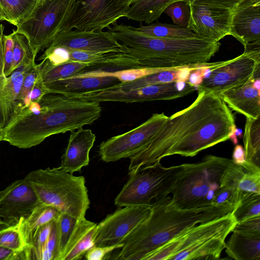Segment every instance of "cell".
Masks as SVG:
<instances>
[{"mask_svg": "<svg viewBox=\"0 0 260 260\" xmlns=\"http://www.w3.org/2000/svg\"><path fill=\"white\" fill-rule=\"evenodd\" d=\"M234 114L220 96L198 90L188 107L168 117L147 145L129 157L128 173L173 155L192 157L230 139Z\"/></svg>", "mask_w": 260, "mask_h": 260, "instance_id": "1", "label": "cell"}, {"mask_svg": "<svg viewBox=\"0 0 260 260\" xmlns=\"http://www.w3.org/2000/svg\"><path fill=\"white\" fill-rule=\"evenodd\" d=\"M101 112L100 103L49 93L21 110L4 132L3 141L19 148H30L52 135L91 124Z\"/></svg>", "mask_w": 260, "mask_h": 260, "instance_id": "2", "label": "cell"}, {"mask_svg": "<svg viewBox=\"0 0 260 260\" xmlns=\"http://www.w3.org/2000/svg\"><path fill=\"white\" fill-rule=\"evenodd\" d=\"M228 204L182 209L174 206L171 197L152 204L149 216L124 239L123 246L114 256L119 260H144L151 252L189 228L231 213Z\"/></svg>", "mask_w": 260, "mask_h": 260, "instance_id": "3", "label": "cell"}, {"mask_svg": "<svg viewBox=\"0 0 260 260\" xmlns=\"http://www.w3.org/2000/svg\"><path fill=\"white\" fill-rule=\"evenodd\" d=\"M107 31L125 52L138 60L141 68L177 69L206 64L217 52L219 41L198 37L182 39H160L135 30L132 26L116 22Z\"/></svg>", "mask_w": 260, "mask_h": 260, "instance_id": "4", "label": "cell"}, {"mask_svg": "<svg viewBox=\"0 0 260 260\" xmlns=\"http://www.w3.org/2000/svg\"><path fill=\"white\" fill-rule=\"evenodd\" d=\"M237 221L232 213L186 230L144 260L218 259Z\"/></svg>", "mask_w": 260, "mask_h": 260, "instance_id": "5", "label": "cell"}, {"mask_svg": "<svg viewBox=\"0 0 260 260\" xmlns=\"http://www.w3.org/2000/svg\"><path fill=\"white\" fill-rule=\"evenodd\" d=\"M24 179L41 203L77 220L85 218L90 201L83 176H74L58 167L32 171Z\"/></svg>", "mask_w": 260, "mask_h": 260, "instance_id": "6", "label": "cell"}, {"mask_svg": "<svg viewBox=\"0 0 260 260\" xmlns=\"http://www.w3.org/2000/svg\"><path fill=\"white\" fill-rule=\"evenodd\" d=\"M231 159L206 155L200 161L181 165L171 189V201L182 209L211 205L221 175Z\"/></svg>", "mask_w": 260, "mask_h": 260, "instance_id": "7", "label": "cell"}, {"mask_svg": "<svg viewBox=\"0 0 260 260\" xmlns=\"http://www.w3.org/2000/svg\"><path fill=\"white\" fill-rule=\"evenodd\" d=\"M181 165L165 167L160 162L142 167L129 173V178L116 197L120 207L152 205L171 194Z\"/></svg>", "mask_w": 260, "mask_h": 260, "instance_id": "8", "label": "cell"}, {"mask_svg": "<svg viewBox=\"0 0 260 260\" xmlns=\"http://www.w3.org/2000/svg\"><path fill=\"white\" fill-rule=\"evenodd\" d=\"M76 0H38L29 15L17 26L37 55L47 48L60 30Z\"/></svg>", "mask_w": 260, "mask_h": 260, "instance_id": "9", "label": "cell"}, {"mask_svg": "<svg viewBox=\"0 0 260 260\" xmlns=\"http://www.w3.org/2000/svg\"><path fill=\"white\" fill-rule=\"evenodd\" d=\"M203 80L198 90L220 96L245 84L251 77L260 78V50L244 51L230 60L210 63L203 69Z\"/></svg>", "mask_w": 260, "mask_h": 260, "instance_id": "10", "label": "cell"}, {"mask_svg": "<svg viewBox=\"0 0 260 260\" xmlns=\"http://www.w3.org/2000/svg\"><path fill=\"white\" fill-rule=\"evenodd\" d=\"M130 5L126 0H76L60 31L102 30L124 17Z\"/></svg>", "mask_w": 260, "mask_h": 260, "instance_id": "11", "label": "cell"}, {"mask_svg": "<svg viewBox=\"0 0 260 260\" xmlns=\"http://www.w3.org/2000/svg\"><path fill=\"white\" fill-rule=\"evenodd\" d=\"M168 118L164 113H154L138 126L102 142L98 150L101 159L110 162L134 155L147 145Z\"/></svg>", "mask_w": 260, "mask_h": 260, "instance_id": "12", "label": "cell"}, {"mask_svg": "<svg viewBox=\"0 0 260 260\" xmlns=\"http://www.w3.org/2000/svg\"><path fill=\"white\" fill-rule=\"evenodd\" d=\"M196 89L195 86L190 84L185 89L180 90L177 87V82L173 81L148 85L127 91H123L114 86L97 92L70 96L98 103L118 102L133 103L174 100L189 94Z\"/></svg>", "mask_w": 260, "mask_h": 260, "instance_id": "13", "label": "cell"}, {"mask_svg": "<svg viewBox=\"0 0 260 260\" xmlns=\"http://www.w3.org/2000/svg\"><path fill=\"white\" fill-rule=\"evenodd\" d=\"M152 205L121 207L97 224L94 245L121 244L126 237L150 215Z\"/></svg>", "mask_w": 260, "mask_h": 260, "instance_id": "14", "label": "cell"}, {"mask_svg": "<svg viewBox=\"0 0 260 260\" xmlns=\"http://www.w3.org/2000/svg\"><path fill=\"white\" fill-rule=\"evenodd\" d=\"M187 4L190 9L187 28L196 36L218 42L231 35L233 10L203 4Z\"/></svg>", "mask_w": 260, "mask_h": 260, "instance_id": "15", "label": "cell"}, {"mask_svg": "<svg viewBox=\"0 0 260 260\" xmlns=\"http://www.w3.org/2000/svg\"><path fill=\"white\" fill-rule=\"evenodd\" d=\"M34 190L23 178L0 190V218L8 225L27 217L40 203Z\"/></svg>", "mask_w": 260, "mask_h": 260, "instance_id": "16", "label": "cell"}, {"mask_svg": "<svg viewBox=\"0 0 260 260\" xmlns=\"http://www.w3.org/2000/svg\"><path fill=\"white\" fill-rule=\"evenodd\" d=\"M95 53L125 52L127 49L107 31L76 29L59 31L48 46Z\"/></svg>", "mask_w": 260, "mask_h": 260, "instance_id": "17", "label": "cell"}, {"mask_svg": "<svg viewBox=\"0 0 260 260\" xmlns=\"http://www.w3.org/2000/svg\"><path fill=\"white\" fill-rule=\"evenodd\" d=\"M36 64L20 65L7 77L0 75V130L3 133L21 111L19 96L23 81Z\"/></svg>", "mask_w": 260, "mask_h": 260, "instance_id": "18", "label": "cell"}, {"mask_svg": "<svg viewBox=\"0 0 260 260\" xmlns=\"http://www.w3.org/2000/svg\"><path fill=\"white\" fill-rule=\"evenodd\" d=\"M231 36L244 47L260 45V0H245L233 11Z\"/></svg>", "mask_w": 260, "mask_h": 260, "instance_id": "19", "label": "cell"}, {"mask_svg": "<svg viewBox=\"0 0 260 260\" xmlns=\"http://www.w3.org/2000/svg\"><path fill=\"white\" fill-rule=\"evenodd\" d=\"M220 187L235 191L237 205L248 194L260 193V167L246 160L237 165L231 159L221 175Z\"/></svg>", "mask_w": 260, "mask_h": 260, "instance_id": "20", "label": "cell"}, {"mask_svg": "<svg viewBox=\"0 0 260 260\" xmlns=\"http://www.w3.org/2000/svg\"><path fill=\"white\" fill-rule=\"evenodd\" d=\"M122 82L111 73L72 77L45 85L49 93L75 96L94 92L117 86Z\"/></svg>", "mask_w": 260, "mask_h": 260, "instance_id": "21", "label": "cell"}, {"mask_svg": "<svg viewBox=\"0 0 260 260\" xmlns=\"http://www.w3.org/2000/svg\"><path fill=\"white\" fill-rule=\"evenodd\" d=\"M95 139V135L90 129H84L82 127L76 131H71L59 167L66 172L73 174L88 166L89 152Z\"/></svg>", "mask_w": 260, "mask_h": 260, "instance_id": "22", "label": "cell"}, {"mask_svg": "<svg viewBox=\"0 0 260 260\" xmlns=\"http://www.w3.org/2000/svg\"><path fill=\"white\" fill-rule=\"evenodd\" d=\"M253 76L243 85L222 93L220 96L229 108L246 118L260 117V92L253 86Z\"/></svg>", "mask_w": 260, "mask_h": 260, "instance_id": "23", "label": "cell"}, {"mask_svg": "<svg viewBox=\"0 0 260 260\" xmlns=\"http://www.w3.org/2000/svg\"><path fill=\"white\" fill-rule=\"evenodd\" d=\"M97 224L85 218L79 220L70 237L58 260L81 259L94 245Z\"/></svg>", "mask_w": 260, "mask_h": 260, "instance_id": "24", "label": "cell"}, {"mask_svg": "<svg viewBox=\"0 0 260 260\" xmlns=\"http://www.w3.org/2000/svg\"><path fill=\"white\" fill-rule=\"evenodd\" d=\"M60 213L55 208L40 203L27 217L20 219L18 229L24 246V252L31 246L39 229L56 220Z\"/></svg>", "mask_w": 260, "mask_h": 260, "instance_id": "25", "label": "cell"}, {"mask_svg": "<svg viewBox=\"0 0 260 260\" xmlns=\"http://www.w3.org/2000/svg\"><path fill=\"white\" fill-rule=\"evenodd\" d=\"M225 243V252L235 260L260 259V235L247 234L237 231Z\"/></svg>", "mask_w": 260, "mask_h": 260, "instance_id": "26", "label": "cell"}, {"mask_svg": "<svg viewBox=\"0 0 260 260\" xmlns=\"http://www.w3.org/2000/svg\"><path fill=\"white\" fill-rule=\"evenodd\" d=\"M188 0H137L126 11L124 17L148 24L157 20L172 3Z\"/></svg>", "mask_w": 260, "mask_h": 260, "instance_id": "27", "label": "cell"}, {"mask_svg": "<svg viewBox=\"0 0 260 260\" xmlns=\"http://www.w3.org/2000/svg\"><path fill=\"white\" fill-rule=\"evenodd\" d=\"M246 119L243 136L246 160L260 167V117Z\"/></svg>", "mask_w": 260, "mask_h": 260, "instance_id": "28", "label": "cell"}, {"mask_svg": "<svg viewBox=\"0 0 260 260\" xmlns=\"http://www.w3.org/2000/svg\"><path fill=\"white\" fill-rule=\"evenodd\" d=\"M133 28L139 32L156 38L182 39L197 37L188 28L159 22L146 25L141 24L139 27L133 26Z\"/></svg>", "mask_w": 260, "mask_h": 260, "instance_id": "29", "label": "cell"}, {"mask_svg": "<svg viewBox=\"0 0 260 260\" xmlns=\"http://www.w3.org/2000/svg\"><path fill=\"white\" fill-rule=\"evenodd\" d=\"M42 61L43 63L41 78L45 86L54 81L72 77L88 65V63L70 61L53 66Z\"/></svg>", "mask_w": 260, "mask_h": 260, "instance_id": "30", "label": "cell"}, {"mask_svg": "<svg viewBox=\"0 0 260 260\" xmlns=\"http://www.w3.org/2000/svg\"><path fill=\"white\" fill-rule=\"evenodd\" d=\"M38 0H0L5 21L17 26L32 11Z\"/></svg>", "mask_w": 260, "mask_h": 260, "instance_id": "31", "label": "cell"}, {"mask_svg": "<svg viewBox=\"0 0 260 260\" xmlns=\"http://www.w3.org/2000/svg\"><path fill=\"white\" fill-rule=\"evenodd\" d=\"M13 40L12 72L22 64L35 63L36 55L26 37L13 29Z\"/></svg>", "mask_w": 260, "mask_h": 260, "instance_id": "32", "label": "cell"}, {"mask_svg": "<svg viewBox=\"0 0 260 260\" xmlns=\"http://www.w3.org/2000/svg\"><path fill=\"white\" fill-rule=\"evenodd\" d=\"M177 69L162 70L132 81L121 83L115 87L123 91H127L148 85L176 81Z\"/></svg>", "mask_w": 260, "mask_h": 260, "instance_id": "33", "label": "cell"}, {"mask_svg": "<svg viewBox=\"0 0 260 260\" xmlns=\"http://www.w3.org/2000/svg\"><path fill=\"white\" fill-rule=\"evenodd\" d=\"M231 213L237 222L260 216V193H251L244 197Z\"/></svg>", "mask_w": 260, "mask_h": 260, "instance_id": "34", "label": "cell"}, {"mask_svg": "<svg viewBox=\"0 0 260 260\" xmlns=\"http://www.w3.org/2000/svg\"><path fill=\"white\" fill-rule=\"evenodd\" d=\"M0 246L15 251H24V246L19 231L18 223L0 226Z\"/></svg>", "mask_w": 260, "mask_h": 260, "instance_id": "35", "label": "cell"}, {"mask_svg": "<svg viewBox=\"0 0 260 260\" xmlns=\"http://www.w3.org/2000/svg\"><path fill=\"white\" fill-rule=\"evenodd\" d=\"M164 13L172 19L175 25L187 28L190 17V9L186 2H174L166 8Z\"/></svg>", "mask_w": 260, "mask_h": 260, "instance_id": "36", "label": "cell"}, {"mask_svg": "<svg viewBox=\"0 0 260 260\" xmlns=\"http://www.w3.org/2000/svg\"><path fill=\"white\" fill-rule=\"evenodd\" d=\"M43 61L39 64H36L25 76L20 93V101L21 110L28 106L29 104V94L41 73Z\"/></svg>", "mask_w": 260, "mask_h": 260, "instance_id": "37", "label": "cell"}, {"mask_svg": "<svg viewBox=\"0 0 260 260\" xmlns=\"http://www.w3.org/2000/svg\"><path fill=\"white\" fill-rule=\"evenodd\" d=\"M59 249L56 220H53L50 234L40 260H58Z\"/></svg>", "mask_w": 260, "mask_h": 260, "instance_id": "38", "label": "cell"}, {"mask_svg": "<svg viewBox=\"0 0 260 260\" xmlns=\"http://www.w3.org/2000/svg\"><path fill=\"white\" fill-rule=\"evenodd\" d=\"M164 69L134 68L111 73L122 83L132 81L142 77L154 74Z\"/></svg>", "mask_w": 260, "mask_h": 260, "instance_id": "39", "label": "cell"}, {"mask_svg": "<svg viewBox=\"0 0 260 260\" xmlns=\"http://www.w3.org/2000/svg\"><path fill=\"white\" fill-rule=\"evenodd\" d=\"M232 231L260 235V216L245 219L236 223Z\"/></svg>", "mask_w": 260, "mask_h": 260, "instance_id": "40", "label": "cell"}, {"mask_svg": "<svg viewBox=\"0 0 260 260\" xmlns=\"http://www.w3.org/2000/svg\"><path fill=\"white\" fill-rule=\"evenodd\" d=\"M123 245V243L104 246L94 245L86 252L84 256L87 260L107 259L108 255L115 249L121 248Z\"/></svg>", "mask_w": 260, "mask_h": 260, "instance_id": "41", "label": "cell"}, {"mask_svg": "<svg viewBox=\"0 0 260 260\" xmlns=\"http://www.w3.org/2000/svg\"><path fill=\"white\" fill-rule=\"evenodd\" d=\"M226 203L235 207L236 203L235 191L227 187H220L214 194L211 205L218 206Z\"/></svg>", "mask_w": 260, "mask_h": 260, "instance_id": "42", "label": "cell"}, {"mask_svg": "<svg viewBox=\"0 0 260 260\" xmlns=\"http://www.w3.org/2000/svg\"><path fill=\"white\" fill-rule=\"evenodd\" d=\"M245 0H188L187 3H195L212 5L234 11Z\"/></svg>", "mask_w": 260, "mask_h": 260, "instance_id": "43", "label": "cell"}, {"mask_svg": "<svg viewBox=\"0 0 260 260\" xmlns=\"http://www.w3.org/2000/svg\"><path fill=\"white\" fill-rule=\"evenodd\" d=\"M48 93H49V91L43 84L40 76L29 94V104L39 102L43 96Z\"/></svg>", "mask_w": 260, "mask_h": 260, "instance_id": "44", "label": "cell"}, {"mask_svg": "<svg viewBox=\"0 0 260 260\" xmlns=\"http://www.w3.org/2000/svg\"><path fill=\"white\" fill-rule=\"evenodd\" d=\"M1 260L25 259L24 251H15L0 246Z\"/></svg>", "mask_w": 260, "mask_h": 260, "instance_id": "45", "label": "cell"}, {"mask_svg": "<svg viewBox=\"0 0 260 260\" xmlns=\"http://www.w3.org/2000/svg\"><path fill=\"white\" fill-rule=\"evenodd\" d=\"M204 65L198 66L191 71L187 82L196 87L202 83L203 80L202 68Z\"/></svg>", "mask_w": 260, "mask_h": 260, "instance_id": "46", "label": "cell"}, {"mask_svg": "<svg viewBox=\"0 0 260 260\" xmlns=\"http://www.w3.org/2000/svg\"><path fill=\"white\" fill-rule=\"evenodd\" d=\"M231 159L234 163L237 165H242L245 162V150L242 145H235Z\"/></svg>", "mask_w": 260, "mask_h": 260, "instance_id": "47", "label": "cell"}, {"mask_svg": "<svg viewBox=\"0 0 260 260\" xmlns=\"http://www.w3.org/2000/svg\"><path fill=\"white\" fill-rule=\"evenodd\" d=\"M197 67H183L177 68L176 72V81L187 82L191 71Z\"/></svg>", "mask_w": 260, "mask_h": 260, "instance_id": "48", "label": "cell"}, {"mask_svg": "<svg viewBox=\"0 0 260 260\" xmlns=\"http://www.w3.org/2000/svg\"><path fill=\"white\" fill-rule=\"evenodd\" d=\"M242 131L241 129L237 128L236 127L230 133L229 137L230 139L231 140L233 143L235 145L238 144V141L237 137H241L242 135Z\"/></svg>", "mask_w": 260, "mask_h": 260, "instance_id": "49", "label": "cell"}, {"mask_svg": "<svg viewBox=\"0 0 260 260\" xmlns=\"http://www.w3.org/2000/svg\"><path fill=\"white\" fill-rule=\"evenodd\" d=\"M253 84L254 87L260 92V78H255Z\"/></svg>", "mask_w": 260, "mask_h": 260, "instance_id": "50", "label": "cell"}, {"mask_svg": "<svg viewBox=\"0 0 260 260\" xmlns=\"http://www.w3.org/2000/svg\"><path fill=\"white\" fill-rule=\"evenodd\" d=\"M5 21V17L4 14L0 7V21Z\"/></svg>", "mask_w": 260, "mask_h": 260, "instance_id": "51", "label": "cell"}, {"mask_svg": "<svg viewBox=\"0 0 260 260\" xmlns=\"http://www.w3.org/2000/svg\"><path fill=\"white\" fill-rule=\"evenodd\" d=\"M4 140V133L0 130V142Z\"/></svg>", "mask_w": 260, "mask_h": 260, "instance_id": "52", "label": "cell"}, {"mask_svg": "<svg viewBox=\"0 0 260 260\" xmlns=\"http://www.w3.org/2000/svg\"><path fill=\"white\" fill-rule=\"evenodd\" d=\"M3 225H7L2 219L0 218V226Z\"/></svg>", "mask_w": 260, "mask_h": 260, "instance_id": "53", "label": "cell"}, {"mask_svg": "<svg viewBox=\"0 0 260 260\" xmlns=\"http://www.w3.org/2000/svg\"><path fill=\"white\" fill-rule=\"evenodd\" d=\"M131 5L132 3L135 2L137 0H126Z\"/></svg>", "mask_w": 260, "mask_h": 260, "instance_id": "54", "label": "cell"}]
</instances>
